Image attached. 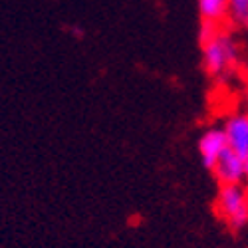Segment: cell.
Returning <instances> with one entry per match:
<instances>
[{"label": "cell", "instance_id": "obj_9", "mask_svg": "<svg viewBox=\"0 0 248 248\" xmlns=\"http://www.w3.org/2000/svg\"><path fill=\"white\" fill-rule=\"evenodd\" d=\"M242 161H244V173H246V179H248V153L242 157Z\"/></svg>", "mask_w": 248, "mask_h": 248}, {"label": "cell", "instance_id": "obj_6", "mask_svg": "<svg viewBox=\"0 0 248 248\" xmlns=\"http://www.w3.org/2000/svg\"><path fill=\"white\" fill-rule=\"evenodd\" d=\"M201 20H211V22H222L229 16V0H197Z\"/></svg>", "mask_w": 248, "mask_h": 248}, {"label": "cell", "instance_id": "obj_10", "mask_svg": "<svg viewBox=\"0 0 248 248\" xmlns=\"http://www.w3.org/2000/svg\"><path fill=\"white\" fill-rule=\"evenodd\" d=\"M244 26H246V30H248V20H246V22H244Z\"/></svg>", "mask_w": 248, "mask_h": 248}, {"label": "cell", "instance_id": "obj_3", "mask_svg": "<svg viewBox=\"0 0 248 248\" xmlns=\"http://www.w3.org/2000/svg\"><path fill=\"white\" fill-rule=\"evenodd\" d=\"M229 149V141L222 127H211L199 137V155L204 169L213 171L220 155Z\"/></svg>", "mask_w": 248, "mask_h": 248}, {"label": "cell", "instance_id": "obj_5", "mask_svg": "<svg viewBox=\"0 0 248 248\" xmlns=\"http://www.w3.org/2000/svg\"><path fill=\"white\" fill-rule=\"evenodd\" d=\"M224 133H226V141H229V147L238 153L240 157H244L248 153V113H234L224 121L222 125Z\"/></svg>", "mask_w": 248, "mask_h": 248}, {"label": "cell", "instance_id": "obj_8", "mask_svg": "<svg viewBox=\"0 0 248 248\" xmlns=\"http://www.w3.org/2000/svg\"><path fill=\"white\" fill-rule=\"evenodd\" d=\"M218 32L220 30H218L217 22H211V20H201V26H199V42H201V46L206 44L209 40H213Z\"/></svg>", "mask_w": 248, "mask_h": 248}, {"label": "cell", "instance_id": "obj_1", "mask_svg": "<svg viewBox=\"0 0 248 248\" xmlns=\"http://www.w3.org/2000/svg\"><path fill=\"white\" fill-rule=\"evenodd\" d=\"M236 62L238 44L229 32H218L213 40L202 44V68L209 76H224Z\"/></svg>", "mask_w": 248, "mask_h": 248}, {"label": "cell", "instance_id": "obj_4", "mask_svg": "<svg viewBox=\"0 0 248 248\" xmlns=\"http://www.w3.org/2000/svg\"><path fill=\"white\" fill-rule=\"evenodd\" d=\"M213 173H215V177H217V181L220 185H242L244 179H246L244 161L231 147L220 155V159L217 161Z\"/></svg>", "mask_w": 248, "mask_h": 248}, {"label": "cell", "instance_id": "obj_2", "mask_svg": "<svg viewBox=\"0 0 248 248\" xmlns=\"http://www.w3.org/2000/svg\"><path fill=\"white\" fill-rule=\"evenodd\" d=\"M217 213L232 231L244 229L248 224V191L242 185H220Z\"/></svg>", "mask_w": 248, "mask_h": 248}, {"label": "cell", "instance_id": "obj_7", "mask_svg": "<svg viewBox=\"0 0 248 248\" xmlns=\"http://www.w3.org/2000/svg\"><path fill=\"white\" fill-rule=\"evenodd\" d=\"M229 18L234 24H244L248 20V0H229Z\"/></svg>", "mask_w": 248, "mask_h": 248}]
</instances>
